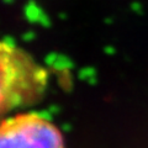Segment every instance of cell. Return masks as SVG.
<instances>
[{"label": "cell", "mask_w": 148, "mask_h": 148, "mask_svg": "<svg viewBox=\"0 0 148 148\" xmlns=\"http://www.w3.org/2000/svg\"><path fill=\"white\" fill-rule=\"evenodd\" d=\"M47 84V73L26 52L0 42V119L35 103Z\"/></svg>", "instance_id": "6da1fadb"}, {"label": "cell", "mask_w": 148, "mask_h": 148, "mask_svg": "<svg viewBox=\"0 0 148 148\" xmlns=\"http://www.w3.org/2000/svg\"><path fill=\"white\" fill-rule=\"evenodd\" d=\"M0 148H64L58 130L37 114L0 121Z\"/></svg>", "instance_id": "7a4b0ae2"}]
</instances>
